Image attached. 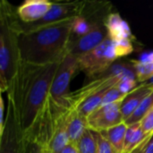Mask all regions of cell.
<instances>
[{
    "instance_id": "7",
    "label": "cell",
    "mask_w": 153,
    "mask_h": 153,
    "mask_svg": "<svg viewBox=\"0 0 153 153\" xmlns=\"http://www.w3.org/2000/svg\"><path fill=\"white\" fill-rule=\"evenodd\" d=\"M85 6V1L53 3L48 13L40 21L34 23H23L18 18L16 21V28L20 33H23L64 20L81 17L84 12Z\"/></svg>"
},
{
    "instance_id": "19",
    "label": "cell",
    "mask_w": 153,
    "mask_h": 153,
    "mask_svg": "<svg viewBox=\"0 0 153 153\" xmlns=\"http://www.w3.org/2000/svg\"><path fill=\"white\" fill-rule=\"evenodd\" d=\"M78 148L80 153H98L95 133L87 130L78 143Z\"/></svg>"
},
{
    "instance_id": "32",
    "label": "cell",
    "mask_w": 153,
    "mask_h": 153,
    "mask_svg": "<svg viewBox=\"0 0 153 153\" xmlns=\"http://www.w3.org/2000/svg\"><path fill=\"white\" fill-rule=\"evenodd\" d=\"M144 153H153V135L152 136V138L150 139L146 149H145V152Z\"/></svg>"
},
{
    "instance_id": "11",
    "label": "cell",
    "mask_w": 153,
    "mask_h": 153,
    "mask_svg": "<svg viewBox=\"0 0 153 153\" xmlns=\"http://www.w3.org/2000/svg\"><path fill=\"white\" fill-rule=\"evenodd\" d=\"M108 30L104 23L100 24V22H95L91 30L85 35L80 37L72 36L68 53L79 57L98 47L108 37Z\"/></svg>"
},
{
    "instance_id": "35",
    "label": "cell",
    "mask_w": 153,
    "mask_h": 153,
    "mask_svg": "<svg viewBox=\"0 0 153 153\" xmlns=\"http://www.w3.org/2000/svg\"><path fill=\"white\" fill-rule=\"evenodd\" d=\"M123 153H126V152H123Z\"/></svg>"
},
{
    "instance_id": "13",
    "label": "cell",
    "mask_w": 153,
    "mask_h": 153,
    "mask_svg": "<svg viewBox=\"0 0 153 153\" xmlns=\"http://www.w3.org/2000/svg\"><path fill=\"white\" fill-rule=\"evenodd\" d=\"M108 34L113 42L122 39H134L128 23L117 13H109L104 20Z\"/></svg>"
},
{
    "instance_id": "22",
    "label": "cell",
    "mask_w": 153,
    "mask_h": 153,
    "mask_svg": "<svg viewBox=\"0 0 153 153\" xmlns=\"http://www.w3.org/2000/svg\"><path fill=\"white\" fill-rule=\"evenodd\" d=\"M113 44L117 58L126 56L131 54L134 50L133 39H122V40L115 41L113 42Z\"/></svg>"
},
{
    "instance_id": "16",
    "label": "cell",
    "mask_w": 153,
    "mask_h": 153,
    "mask_svg": "<svg viewBox=\"0 0 153 153\" xmlns=\"http://www.w3.org/2000/svg\"><path fill=\"white\" fill-rule=\"evenodd\" d=\"M127 126L128 127H127V131L126 134L124 152L130 153L152 134H145L142 128L140 122L131 125V126Z\"/></svg>"
},
{
    "instance_id": "9",
    "label": "cell",
    "mask_w": 153,
    "mask_h": 153,
    "mask_svg": "<svg viewBox=\"0 0 153 153\" xmlns=\"http://www.w3.org/2000/svg\"><path fill=\"white\" fill-rule=\"evenodd\" d=\"M121 79V77L115 75L110 70H108L105 74L97 77L81 89L72 92L68 99L69 108L77 109L87 99L116 86Z\"/></svg>"
},
{
    "instance_id": "14",
    "label": "cell",
    "mask_w": 153,
    "mask_h": 153,
    "mask_svg": "<svg viewBox=\"0 0 153 153\" xmlns=\"http://www.w3.org/2000/svg\"><path fill=\"white\" fill-rule=\"evenodd\" d=\"M152 89V86L141 83L126 96L121 105V113L125 121L136 110L141 102L151 93Z\"/></svg>"
},
{
    "instance_id": "33",
    "label": "cell",
    "mask_w": 153,
    "mask_h": 153,
    "mask_svg": "<svg viewBox=\"0 0 153 153\" xmlns=\"http://www.w3.org/2000/svg\"><path fill=\"white\" fill-rule=\"evenodd\" d=\"M144 84H146V85H149V86H152L153 87V77H152L150 80H148L147 82H143Z\"/></svg>"
},
{
    "instance_id": "4",
    "label": "cell",
    "mask_w": 153,
    "mask_h": 153,
    "mask_svg": "<svg viewBox=\"0 0 153 153\" xmlns=\"http://www.w3.org/2000/svg\"><path fill=\"white\" fill-rule=\"evenodd\" d=\"M17 13L13 6L1 2L0 9V90L8 91L10 82L14 77L22 61L19 49V31L16 28Z\"/></svg>"
},
{
    "instance_id": "5",
    "label": "cell",
    "mask_w": 153,
    "mask_h": 153,
    "mask_svg": "<svg viewBox=\"0 0 153 153\" xmlns=\"http://www.w3.org/2000/svg\"><path fill=\"white\" fill-rule=\"evenodd\" d=\"M27 141L22 126L19 106L12 89L7 91L6 117L0 132V153H26Z\"/></svg>"
},
{
    "instance_id": "3",
    "label": "cell",
    "mask_w": 153,
    "mask_h": 153,
    "mask_svg": "<svg viewBox=\"0 0 153 153\" xmlns=\"http://www.w3.org/2000/svg\"><path fill=\"white\" fill-rule=\"evenodd\" d=\"M69 116L70 108L59 105L49 95L32 127L25 134L26 141L53 153H60L69 143Z\"/></svg>"
},
{
    "instance_id": "26",
    "label": "cell",
    "mask_w": 153,
    "mask_h": 153,
    "mask_svg": "<svg viewBox=\"0 0 153 153\" xmlns=\"http://www.w3.org/2000/svg\"><path fill=\"white\" fill-rule=\"evenodd\" d=\"M143 130L147 134H153V108L140 122Z\"/></svg>"
},
{
    "instance_id": "34",
    "label": "cell",
    "mask_w": 153,
    "mask_h": 153,
    "mask_svg": "<svg viewBox=\"0 0 153 153\" xmlns=\"http://www.w3.org/2000/svg\"><path fill=\"white\" fill-rule=\"evenodd\" d=\"M41 149V152L42 153H53L50 150H48V149H42V148H40Z\"/></svg>"
},
{
    "instance_id": "21",
    "label": "cell",
    "mask_w": 153,
    "mask_h": 153,
    "mask_svg": "<svg viewBox=\"0 0 153 153\" xmlns=\"http://www.w3.org/2000/svg\"><path fill=\"white\" fill-rule=\"evenodd\" d=\"M95 22H88L84 17H76L73 23V37H80L88 33Z\"/></svg>"
},
{
    "instance_id": "15",
    "label": "cell",
    "mask_w": 153,
    "mask_h": 153,
    "mask_svg": "<svg viewBox=\"0 0 153 153\" xmlns=\"http://www.w3.org/2000/svg\"><path fill=\"white\" fill-rule=\"evenodd\" d=\"M90 130L88 127L87 118L82 116L78 110L70 108L69 123H68V135L69 142L78 144L84 133Z\"/></svg>"
},
{
    "instance_id": "1",
    "label": "cell",
    "mask_w": 153,
    "mask_h": 153,
    "mask_svg": "<svg viewBox=\"0 0 153 153\" xmlns=\"http://www.w3.org/2000/svg\"><path fill=\"white\" fill-rule=\"evenodd\" d=\"M58 64L35 65L21 61L9 88L13 91L24 134L32 127L39 111L49 97Z\"/></svg>"
},
{
    "instance_id": "23",
    "label": "cell",
    "mask_w": 153,
    "mask_h": 153,
    "mask_svg": "<svg viewBox=\"0 0 153 153\" xmlns=\"http://www.w3.org/2000/svg\"><path fill=\"white\" fill-rule=\"evenodd\" d=\"M94 133H95V137L97 140L98 153H118L102 134L96 133V132Z\"/></svg>"
},
{
    "instance_id": "29",
    "label": "cell",
    "mask_w": 153,
    "mask_h": 153,
    "mask_svg": "<svg viewBox=\"0 0 153 153\" xmlns=\"http://www.w3.org/2000/svg\"><path fill=\"white\" fill-rule=\"evenodd\" d=\"M60 153H80L78 144L69 142V143L62 150V152Z\"/></svg>"
},
{
    "instance_id": "30",
    "label": "cell",
    "mask_w": 153,
    "mask_h": 153,
    "mask_svg": "<svg viewBox=\"0 0 153 153\" xmlns=\"http://www.w3.org/2000/svg\"><path fill=\"white\" fill-rule=\"evenodd\" d=\"M26 153H42L40 147L34 143H30L27 142V149H26Z\"/></svg>"
},
{
    "instance_id": "6",
    "label": "cell",
    "mask_w": 153,
    "mask_h": 153,
    "mask_svg": "<svg viewBox=\"0 0 153 153\" xmlns=\"http://www.w3.org/2000/svg\"><path fill=\"white\" fill-rule=\"evenodd\" d=\"M117 59L114 44L108 35L98 47L77 57L79 70L90 78L105 74Z\"/></svg>"
},
{
    "instance_id": "20",
    "label": "cell",
    "mask_w": 153,
    "mask_h": 153,
    "mask_svg": "<svg viewBox=\"0 0 153 153\" xmlns=\"http://www.w3.org/2000/svg\"><path fill=\"white\" fill-rule=\"evenodd\" d=\"M131 63L135 68L139 83H143L153 77V64H142L137 60H131Z\"/></svg>"
},
{
    "instance_id": "25",
    "label": "cell",
    "mask_w": 153,
    "mask_h": 153,
    "mask_svg": "<svg viewBox=\"0 0 153 153\" xmlns=\"http://www.w3.org/2000/svg\"><path fill=\"white\" fill-rule=\"evenodd\" d=\"M116 86L123 94L127 95L138 86V81L128 79V78H124V79H121Z\"/></svg>"
},
{
    "instance_id": "2",
    "label": "cell",
    "mask_w": 153,
    "mask_h": 153,
    "mask_svg": "<svg viewBox=\"0 0 153 153\" xmlns=\"http://www.w3.org/2000/svg\"><path fill=\"white\" fill-rule=\"evenodd\" d=\"M74 19L64 20L23 33L19 32L22 61L35 65L61 63L68 54Z\"/></svg>"
},
{
    "instance_id": "28",
    "label": "cell",
    "mask_w": 153,
    "mask_h": 153,
    "mask_svg": "<svg viewBox=\"0 0 153 153\" xmlns=\"http://www.w3.org/2000/svg\"><path fill=\"white\" fill-rule=\"evenodd\" d=\"M137 61L142 64H153V51L142 54L140 58L137 59Z\"/></svg>"
},
{
    "instance_id": "24",
    "label": "cell",
    "mask_w": 153,
    "mask_h": 153,
    "mask_svg": "<svg viewBox=\"0 0 153 153\" xmlns=\"http://www.w3.org/2000/svg\"><path fill=\"white\" fill-rule=\"evenodd\" d=\"M126 95L123 94L117 88V86H114V87H112L111 89H109L107 91L106 95L103 98L101 106L108 105V104H111V103H114V102H117V101H119V100H123L126 98Z\"/></svg>"
},
{
    "instance_id": "17",
    "label": "cell",
    "mask_w": 153,
    "mask_h": 153,
    "mask_svg": "<svg viewBox=\"0 0 153 153\" xmlns=\"http://www.w3.org/2000/svg\"><path fill=\"white\" fill-rule=\"evenodd\" d=\"M127 126L125 122L107 130L101 132L105 138L111 143V145L115 148V150L118 153L124 152L125 148V141H126V134L127 131Z\"/></svg>"
},
{
    "instance_id": "10",
    "label": "cell",
    "mask_w": 153,
    "mask_h": 153,
    "mask_svg": "<svg viewBox=\"0 0 153 153\" xmlns=\"http://www.w3.org/2000/svg\"><path fill=\"white\" fill-rule=\"evenodd\" d=\"M123 100L101 106L93 111L87 117L89 129L92 132L101 133L125 122L121 113Z\"/></svg>"
},
{
    "instance_id": "31",
    "label": "cell",
    "mask_w": 153,
    "mask_h": 153,
    "mask_svg": "<svg viewBox=\"0 0 153 153\" xmlns=\"http://www.w3.org/2000/svg\"><path fill=\"white\" fill-rule=\"evenodd\" d=\"M152 136H150L149 138H147V139H146L143 143H141V144H140L136 149H134L132 152H130V153H144L145 152L146 146H147V144H148V143H149L150 139L152 138Z\"/></svg>"
},
{
    "instance_id": "8",
    "label": "cell",
    "mask_w": 153,
    "mask_h": 153,
    "mask_svg": "<svg viewBox=\"0 0 153 153\" xmlns=\"http://www.w3.org/2000/svg\"><path fill=\"white\" fill-rule=\"evenodd\" d=\"M77 71H79L77 57L68 53L59 64L50 89V97L59 105L69 108L70 82Z\"/></svg>"
},
{
    "instance_id": "18",
    "label": "cell",
    "mask_w": 153,
    "mask_h": 153,
    "mask_svg": "<svg viewBox=\"0 0 153 153\" xmlns=\"http://www.w3.org/2000/svg\"><path fill=\"white\" fill-rule=\"evenodd\" d=\"M153 108V89L151 93L141 102L136 110L125 121L126 126L139 123L146 116V114Z\"/></svg>"
},
{
    "instance_id": "27",
    "label": "cell",
    "mask_w": 153,
    "mask_h": 153,
    "mask_svg": "<svg viewBox=\"0 0 153 153\" xmlns=\"http://www.w3.org/2000/svg\"><path fill=\"white\" fill-rule=\"evenodd\" d=\"M5 117H6V108L4 106V99L1 97L0 98V132H2L4 129Z\"/></svg>"
},
{
    "instance_id": "12",
    "label": "cell",
    "mask_w": 153,
    "mask_h": 153,
    "mask_svg": "<svg viewBox=\"0 0 153 153\" xmlns=\"http://www.w3.org/2000/svg\"><path fill=\"white\" fill-rule=\"evenodd\" d=\"M53 2L47 0H26L16 10L18 18L23 23L40 21L52 7Z\"/></svg>"
}]
</instances>
